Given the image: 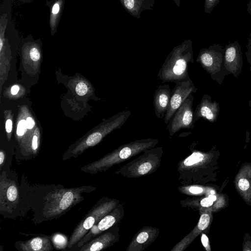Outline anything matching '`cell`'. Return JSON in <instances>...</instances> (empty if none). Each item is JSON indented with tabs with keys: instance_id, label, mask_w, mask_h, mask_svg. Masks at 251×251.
Wrapping results in <instances>:
<instances>
[{
	"instance_id": "277c9868",
	"label": "cell",
	"mask_w": 251,
	"mask_h": 251,
	"mask_svg": "<svg viewBox=\"0 0 251 251\" xmlns=\"http://www.w3.org/2000/svg\"><path fill=\"white\" fill-rule=\"evenodd\" d=\"M117 204V201L115 200L105 201L92 209L74 230L68 241L67 247L71 248L75 247L94 225L109 213Z\"/></svg>"
},
{
	"instance_id": "f546056e",
	"label": "cell",
	"mask_w": 251,
	"mask_h": 251,
	"mask_svg": "<svg viewBox=\"0 0 251 251\" xmlns=\"http://www.w3.org/2000/svg\"><path fill=\"white\" fill-rule=\"evenodd\" d=\"M38 148V137L34 135L33 136L31 143V148L33 151H36Z\"/></svg>"
},
{
	"instance_id": "5bb4252c",
	"label": "cell",
	"mask_w": 251,
	"mask_h": 251,
	"mask_svg": "<svg viewBox=\"0 0 251 251\" xmlns=\"http://www.w3.org/2000/svg\"><path fill=\"white\" fill-rule=\"evenodd\" d=\"M75 195L72 191H67L61 198L59 202H57L55 208L60 211H63L70 207L74 203Z\"/></svg>"
},
{
	"instance_id": "7c38bea8",
	"label": "cell",
	"mask_w": 251,
	"mask_h": 251,
	"mask_svg": "<svg viewBox=\"0 0 251 251\" xmlns=\"http://www.w3.org/2000/svg\"><path fill=\"white\" fill-rule=\"evenodd\" d=\"M115 239V236L110 232H106L83 245L80 251H99L108 246Z\"/></svg>"
},
{
	"instance_id": "e0dca14e",
	"label": "cell",
	"mask_w": 251,
	"mask_h": 251,
	"mask_svg": "<svg viewBox=\"0 0 251 251\" xmlns=\"http://www.w3.org/2000/svg\"><path fill=\"white\" fill-rule=\"evenodd\" d=\"M52 241L54 247L58 249H65L68 245L67 238L61 234H56L52 236Z\"/></svg>"
},
{
	"instance_id": "d4e9b609",
	"label": "cell",
	"mask_w": 251,
	"mask_h": 251,
	"mask_svg": "<svg viewBox=\"0 0 251 251\" xmlns=\"http://www.w3.org/2000/svg\"><path fill=\"white\" fill-rule=\"evenodd\" d=\"M238 186L241 190L245 191L249 188L250 183L247 179L245 178H241L238 182Z\"/></svg>"
},
{
	"instance_id": "ac0fdd59",
	"label": "cell",
	"mask_w": 251,
	"mask_h": 251,
	"mask_svg": "<svg viewBox=\"0 0 251 251\" xmlns=\"http://www.w3.org/2000/svg\"><path fill=\"white\" fill-rule=\"evenodd\" d=\"M152 163L150 161H145L139 165L137 173L139 175H144L148 173L152 168Z\"/></svg>"
},
{
	"instance_id": "4fadbf2b",
	"label": "cell",
	"mask_w": 251,
	"mask_h": 251,
	"mask_svg": "<svg viewBox=\"0 0 251 251\" xmlns=\"http://www.w3.org/2000/svg\"><path fill=\"white\" fill-rule=\"evenodd\" d=\"M20 247L23 251H45L52 250L48 238L36 237L27 241L20 242Z\"/></svg>"
},
{
	"instance_id": "f1b7e54d",
	"label": "cell",
	"mask_w": 251,
	"mask_h": 251,
	"mask_svg": "<svg viewBox=\"0 0 251 251\" xmlns=\"http://www.w3.org/2000/svg\"><path fill=\"white\" fill-rule=\"evenodd\" d=\"M201 240L203 246L205 248H207L209 247V241L207 237L204 234H202L201 237Z\"/></svg>"
},
{
	"instance_id": "8992f818",
	"label": "cell",
	"mask_w": 251,
	"mask_h": 251,
	"mask_svg": "<svg viewBox=\"0 0 251 251\" xmlns=\"http://www.w3.org/2000/svg\"><path fill=\"white\" fill-rule=\"evenodd\" d=\"M175 83L176 85L172 91L169 105L164 118L165 124H168L171 118L185 100L192 93H195L198 91L189 75L184 79Z\"/></svg>"
},
{
	"instance_id": "52a82bcc",
	"label": "cell",
	"mask_w": 251,
	"mask_h": 251,
	"mask_svg": "<svg viewBox=\"0 0 251 251\" xmlns=\"http://www.w3.org/2000/svg\"><path fill=\"white\" fill-rule=\"evenodd\" d=\"M243 60L241 48L238 41L229 42L224 48V66L226 76L238 77L242 72Z\"/></svg>"
},
{
	"instance_id": "83f0119b",
	"label": "cell",
	"mask_w": 251,
	"mask_h": 251,
	"mask_svg": "<svg viewBox=\"0 0 251 251\" xmlns=\"http://www.w3.org/2000/svg\"><path fill=\"white\" fill-rule=\"evenodd\" d=\"M26 121L27 129H32L35 125L34 120L31 117H28L26 118Z\"/></svg>"
},
{
	"instance_id": "44dd1931",
	"label": "cell",
	"mask_w": 251,
	"mask_h": 251,
	"mask_svg": "<svg viewBox=\"0 0 251 251\" xmlns=\"http://www.w3.org/2000/svg\"><path fill=\"white\" fill-rule=\"evenodd\" d=\"M209 222V215L207 213H203L201 215L197 226L201 230H203L207 227Z\"/></svg>"
},
{
	"instance_id": "d6a6232c",
	"label": "cell",
	"mask_w": 251,
	"mask_h": 251,
	"mask_svg": "<svg viewBox=\"0 0 251 251\" xmlns=\"http://www.w3.org/2000/svg\"><path fill=\"white\" fill-rule=\"evenodd\" d=\"M20 90V87L18 85H13L11 89V93L12 95H16Z\"/></svg>"
},
{
	"instance_id": "8d00e7d4",
	"label": "cell",
	"mask_w": 251,
	"mask_h": 251,
	"mask_svg": "<svg viewBox=\"0 0 251 251\" xmlns=\"http://www.w3.org/2000/svg\"><path fill=\"white\" fill-rule=\"evenodd\" d=\"M13 1H19V2H21L22 3H30L33 0H12Z\"/></svg>"
},
{
	"instance_id": "3957f363",
	"label": "cell",
	"mask_w": 251,
	"mask_h": 251,
	"mask_svg": "<svg viewBox=\"0 0 251 251\" xmlns=\"http://www.w3.org/2000/svg\"><path fill=\"white\" fill-rule=\"evenodd\" d=\"M211 79L221 84L226 76L224 66V48L219 44L201 49L196 59Z\"/></svg>"
},
{
	"instance_id": "484cf974",
	"label": "cell",
	"mask_w": 251,
	"mask_h": 251,
	"mask_svg": "<svg viewBox=\"0 0 251 251\" xmlns=\"http://www.w3.org/2000/svg\"><path fill=\"white\" fill-rule=\"evenodd\" d=\"M246 49L247 50L245 52V55L246 57L247 61L249 64L251 77V49L248 47H246Z\"/></svg>"
},
{
	"instance_id": "ab89813d",
	"label": "cell",
	"mask_w": 251,
	"mask_h": 251,
	"mask_svg": "<svg viewBox=\"0 0 251 251\" xmlns=\"http://www.w3.org/2000/svg\"><path fill=\"white\" fill-rule=\"evenodd\" d=\"M248 104H249V106L250 107V109H251V99L250 100H249L248 101Z\"/></svg>"
},
{
	"instance_id": "8fae6325",
	"label": "cell",
	"mask_w": 251,
	"mask_h": 251,
	"mask_svg": "<svg viewBox=\"0 0 251 251\" xmlns=\"http://www.w3.org/2000/svg\"><path fill=\"white\" fill-rule=\"evenodd\" d=\"M65 2V0H46V4L50 9L49 25L51 36L56 32Z\"/></svg>"
},
{
	"instance_id": "ba28073f",
	"label": "cell",
	"mask_w": 251,
	"mask_h": 251,
	"mask_svg": "<svg viewBox=\"0 0 251 251\" xmlns=\"http://www.w3.org/2000/svg\"><path fill=\"white\" fill-rule=\"evenodd\" d=\"M220 111L219 103L212 100L210 96L204 94L194 111V122L195 123L202 118L210 123H215L217 121Z\"/></svg>"
},
{
	"instance_id": "1f68e13d",
	"label": "cell",
	"mask_w": 251,
	"mask_h": 251,
	"mask_svg": "<svg viewBox=\"0 0 251 251\" xmlns=\"http://www.w3.org/2000/svg\"><path fill=\"white\" fill-rule=\"evenodd\" d=\"M12 129V122L10 119L6 120L5 123V129L7 133H10Z\"/></svg>"
},
{
	"instance_id": "4dcf8cb0",
	"label": "cell",
	"mask_w": 251,
	"mask_h": 251,
	"mask_svg": "<svg viewBox=\"0 0 251 251\" xmlns=\"http://www.w3.org/2000/svg\"><path fill=\"white\" fill-rule=\"evenodd\" d=\"M189 191L193 194H199L203 191V189L201 187L193 186L189 188Z\"/></svg>"
},
{
	"instance_id": "2e32d148",
	"label": "cell",
	"mask_w": 251,
	"mask_h": 251,
	"mask_svg": "<svg viewBox=\"0 0 251 251\" xmlns=\"http://www.w3.org/2000/svg\"><path fill=\"white\" fill-rule=\"evenodd\" d=\"M204 158V155L200 152H194L187 157L183 162L185 166H191L201 162Z\"/></svg>"
},
{
	"instance_id": "30bf717a",
	"label": "cell",
	"mask_w": 251,
	"mask_h": 251,
	"mask_svg": "<svg viewBox=\"0 0 251 251\" xmlns=\"http://www.w3.org/2000/svg\"><path fill=\"white\" fill-rule=\"evenodd\" d=\"M125 10L131 16L138 19L144 11L153 9L155 0H120Z\"/></svg>"
},
{
	"instance_id": "7a4b0ae2",
	"label": "cell",
	"mask_w": 251,
	"mask_h": 251,
	"mask_svg": "<svg viewBox=\"0 0 251 251\" xmlns=\"http://www.w3.org/2000/svg\"><path fill=\"white\" fill-rule=\"evenodd\" d=\"M156 139L148 138L132 141L119 147L111 153L81 168L83 171L91 174L107 169L112 165L151 149L157 144Z\"/></svg>"
},
{
	"instance_id": "9a60e30c",
	"label": "cell",
	"mask_w": 251,
	"mask_h": 251,
	"mask_svg": "<svg viewBox=\"0 0 251 251\" xmlns=\"http://www.w3.org/2000/svg\"><path fill=\"white\" fill-rule=\"evenodd\" d=\"M104 136L100 130L91 134L86 138L84 145L79 150L75 157L81 153L87 147L94 146L98 144Z\"/></svg>"
},
{
	"instance_id": "74e56055",
	"label": "cell",
	"mask_w": 251,
	"mask_h": 251,
	"mask_svg": "<svg viewBox=\"0 0 251 251\" xmlns=\"http://www.w3.org/2000/svg\"><path fill=\"white\" fill-rule=\"evenodd\" d=\"M208 198L212 200L213 201H215L216 200V197L213 194L209 195Z\"/></svg>"
},
{
	"instance_id": "60d3db41",
	"label": "cell",
	"mask_w": 251,
	"mask_h": 251,
	"mask_svg": "<svg viewBox=\"0 0 251 251\" xmlns=\"http://www.w3.org/2000/svg\"><path fill=\"white\" fill-rule=\"evenodd\" d=\"M211 194H213L214 193L213 191H211Z\"/></svg>"
},
{
	"instance_id": "5b68a950",
	"label": "cell",
	"mask_w": 251,
	"mask_h": 251,
	"mask_svg": "<svg viewBox=\"0 0 251 251\" xmlns=\"http://www.w3.org/2000/svg\"><path fill=\"white\" fill-rule=\"evenodd\" d=\"M194 100V96L190 95L171 118L167 126L170 135H174L182 129L194 127L193 109Z\"/></svg>"
},
{
	"instance_id": "cb8c5ba5",
	"label": "cell",
	"mask_w": 251,
	"mask_h": 251,
	"mask_svg": "<svg viewBox=\"0 0 251 251\" xmlns=\"http://www.w3.org/2000/svg\"><path fill=\"white\" fill-rule=\"evenodd\" d=\"M75 92L79 96H82L85 95L87 92L86 84L82 82L78 83L75 87Z\"/></svg>"
},
{
	"instance_id": "d590c367",
	"label": "cell",
	"mask_w": 251,
	"mask_h": 251,
	"mask_svg": "<svg viewBox=\"0 0 251 251\" xmlns=\"http://www.w3.org/2000/svg\"><path fill=\"white\" fill-rule=\"evenodd\" d=\"M246 47H248L251 49V32L249 34L248 37L247 44Z\"/></svg>"
},
{
	"instance_id": "9c48e42d",
	"label": "cell",
	"mask_w": 251,
	"mask_h": 251,
	"mask_svg": "<svg viewBox=\"0 0 251 251\" xmlns=\"http://www.w3.org/2000/svg\"><path fill=\"white\" fill-rule=\"evenodd\" d=\"M172 91L169 84L159 85L155 91L153 97V106L156 117L158 119L164 118L168 109Z\"/></svg>"
},
{
	"instance_id": "d6986e66",
	"label": "cell",
	"mask_w": 251,
	"mask_h": 251,
	"mask_svg": "<svg viewBox=\"0 0 251 251\" xmlns=\"http://www.w3.org/2000/svg\"><path fill=\"white\" fill-rule=\"evenodd\" d=\"M6 196L7 199L10 202L15 201L18 197V191L14 184H11L7 188Z\"/></svg>"
},
{
	"instance_id": "ffe728a7",
	"label": "cell",
	"mask_w": 251,
	"mask_h": 251,
	"mask_svg": "<svg viewBox=\"0 0 251 251\" xmlns=\"http://www.w3.org/2000/svg\"><path fill=\"white\" fill-rule=\"evenodd\" d=\"M220 0H204V11L205 13L210 14L219 3Z\"/></svg>"
},
{
	"instance_id": "f35d334b",
	"label": "cell",
	"mask_w": 251,
	"mask_h": 251,
	"mask_svg": "<svg viewBox=\"0 0 251 251\" xmlns=\"http://www.w3.org/2000/svg\"><path fill=\"white\" fill-rule=\"evenodd\" d=\"M175 3L176 4L177 6H179L180 5V0H174Z\"/></svg>"
},
{
	"instance_id": "e575fe53",
	"label": "cell",
	"mask_w": 251,
	"mask_h": 251,
	"mask_svg": "<svg viewBox=\"0 0 251 251\" xmlns=\"http://www.w3.org/2000/svg\"><path fill=\"white\" fill-rule=\"evenodd\" d=\"M5 156L4 153L1 151L0 152V165H2L4 160Z\"/></svg>"
},
{
	"instance_id": "603a6c76",
	"label": "cell",
	"mask_w": 251,
	"mask_h": 251,
	"mask_svg": "<svg viewBox=\"0 0 251 251\" xmlns=\"http://www.w3.org/2000/svg\"><path fill=\"white\" fill-rule=\"evenodd\" d=\"M27 128L26 121L25 120H21L18 124L17 128V134L21 136L25 132Z\"/></svg>"
},
{
	"instance_id": "836d02e7",
	"label": "cell",
	"mask_w": 251,
	"mask_h": 251,
	"mask_svg": "<svg viewBox=\"0 0 251 251\" xmlns=\"http://www.w3.org/2000/svg\"><path fill=\"white\" fill-rule=\"evenodd\" d=\"M246 11L248 13L251 15V0L247 4Z\"/></svg>"
},
{
	"instance_id": "4316f807",
	"label": "cell",
	"mask_w": 251,
	"mask_h": 251,
	"mask_svg": "<svg viewBox=\"0 0 251 251\" xmlns=\"http://www.w3.org/2000/svg\"><path fill=\"white\" fill-rule=\"evenodd\" d=\"M213 201L212 200H211L210 198H205L203 199L201 201V204L203 207H209L212 205Z\"/></svg>"
},
{
	"instance_id": "6da1fadb",
	"label": "cell",
	"mask_w": 251,
	"mask_h": 251,
	"mask_svg": "<svg viewBox=\"0 0 251 251\" xmlns=\"http://www.w3.org/2000/svg\"><path fill=\"white\" fill-rule=\"evenodd\" d=\"M194 62L192 42L186 40L175 47L167 56L158 73L162 82L176 83L186 78L188 75V65Z\"/></svg>"
},
{
	"instance_id": "7402d4cb",
	"label": "cell",
	"mask_w": 251,
	"mask_h": 251,
	"mask_svg": "<svg viewBox=\"0 0 251 251\" xmlns=\"http://www.w3.org/2000/svg\"><path fill=\"white\" fill-rule=\"evenodd\" d=\"M149 233L147 231L140 232L135 238V242L138 244H142L146 243L149 239Z\"/></svg>"
}]
</instances>
